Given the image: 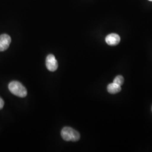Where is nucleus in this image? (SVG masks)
Here are the masks:
<instances>
[{
	"label": "nucleus",
	"mask_w": 152,
	"mask_h": 152,
	"mask_svg": "<svg viewBox=\"0 0 152 152\" xmlns=\"http://www.w3.org/2000/svg\"><path fill=\"white\" fill-rule=\"evenodd\" d=\"M61 135L62 138L66 141H77L80 139L79 132L70 127H64L61 132Z\"/></svg>",
	"instance_id": "obj_2"
},
{
	"label": "nucleus",
	"mask_w": 152,
	"mask_h": 152,
	"mask_svg": "<svg viewBox=\"0 0 152 152\" xmlns=\"http://www.w3.org/2000/svg\"><path fill=\"white\" fill-rule=\"evenodd\" d=\"M4 106V102L3 99L0 97V109L3 108Z\"/></svg>",
	"instance_id": "obj_8"
},
{
	"label": "nucleus",
	"mask_w": 152,
	"mask_h": 152,
	"mask_svg": "<svg viewBox=\"0 0 152 152\" xmlns=\"http://www.w3.org/2000/svg\"><path fill=\"white\" fill-rule=\"evenodd\" d=\"M107 90L109 93H110L111 94H117L121 91V87L119 85L113 82V83L109 84L108 85Z\"/></svg>",
	"instance_id": "obj_6"
},
{
	"label": "nucleus",
	"mask_w": 152,
	"mask_h": 152,
	"mask_svg": "<svg viewBox=\"0 0 152 152\" xmlns=\"http://www.w3.org/2000/svg\"><path fill=\"white\" fill-rule=\"evenodd\" d=\"M9 89L12 94L18 97L24 98L27 95V89L19 82H11L9 85Z\"/></svg>",
	"instance_id": "obj_1"
},
{
	"label": "nucleus",
	"mask_w": 152,
	"mask_h": 152,
	"mask_svg": "<svg viewBox=\"0 0 152 152\" xmlns=\"http://www.w3.org/2000/svg\"><path fill=\"white\" fill-rule=\"evenodd\" d=\"M121 38L116 33H111L105 37L106 43L110 46H115L120 43Z\"/></svg>",
	"instance_id": "obj_5"
},
{
	"label": "nucleus",
	"mask_w": 152,
	"mask_h": 152,
	"mask_svg": "<svg viewBox=\"0 0 152 152\" xmlns=\"http://www.w3.org/2000/svg\"><path fill=\"white\" fill-rule=\"evenodd\" d=\"M46 65L48 69L51 72H54L58 69V61L54 55L49 54L48 55L46 60Z\"/></svg>",
	"instance_id": "obj_3"
},
{
	"label": "nucleus",
	"mask_w": 152,
	"mask_h": 152,
	"mask_svg": "<svg viewBox=\"0 0 152 152\" xmlns=\"http://www.w3.org/2000/svg\"><path fill=\"white\" fill-rule=\"evenodd\" d=\"M149 1H152V0H149Z\"/></svg>",
	"instance_id": "obj_9"
},
{
	"label": "nucleus",
	"mask_w": 152,
	"mask_h": 152,
	"mask_svg": "<svg viewBox=\"0 0 152 152\" xmlns=\"http://www.w3.org/2000/svg\"><path fill=\"white\" fill-rule=\"evenodd\" d=\"M124 82V78L123 76L121 75L115 77L113 81V83L119 85L120 86H121L123 85Z\"/></svg>",
	"instance_id": "obj_7"
},
{
	"label": "nucleus",
	"mask_w": 152,
	"mask_h": 152,
	"mask_svg": "<svg viewBox=\"0 0 152 152\" xmlns=\"http://www.w3.org/2000/svg\"><path fill=\"white\" fill-rule=\"evenodd\" d=\"M11 42V37L8 34H3L0 35V52L4 51L8 49Z\"/></svg>",
	"instance_id": "obj_4"
}]
</instances>
